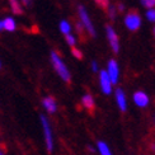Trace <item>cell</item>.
Returning <instances> with one entry per match:
<instances>
[{
  "instance_id": "cell-1",
  "label": "cell",
  "mask_w": 155,
  "mask_h": 155,
  "mask_svg": "<svg viewBox=\"0 0 155 155\" xmlns=\"http://www.w3.org/2000/svg\"><path fill=\"white\" fill-rule=\"evenodd\" d=\"M51 62H52V66L55 69V71L59 74V76L61 78V79L64 81H66V83H70V80H71L70 71H69L68 66L64 64L60 55L57 54L56 51H52V52H51Z\"/></svg>"
},
{
  "instance_id": "cell-2",
  "label": "cell",
  "mask_w": 155,
  "mask_h": 155,
  "mask_svg": "<svg viewBox=\"0 0 155 155\" xmlns=\"http://www.w3.org/2000/svg\"><path fill=\"white\" fill-rule=\"evenodd\" d=\"M40 120H41V125H42V128H43L45 144H46L47 151L48 153H52V150H54V137H52V130H51L50 122H48V120L45 117L43 114L40 116Z\"/></svg>"
},
{
  "instance_id": "cell-3",
  "label": "cell",
  "mask_w": 155,
  "mask_h": 155,
  "mask_svg": "<svg viewBox=\"0 0 155 155\" xmlns=\"http://www.w3.org/2000/svg\"><path fill=\"white\" fill-rule=\"evenodd\" d=\"M78 13H79V18H80V24L83 25V28L85 29L88 33L92 36V37H95V29H94V25L90 21V18L88 15V12L87 9L84 8L83 5H80L78 8Z\"/></svg>"
},
{
  "instance_id": "cell-4",
  "label": "cell",
  "mask_w": 155,
  "mask_h": 155,
  "mask_svg": "<svg viewBox=\"0 0 155 155\" xmlns=\"http://www.w3.org/2000/svg\"><path fill=\"white\" fill-rule=\"evenodd\" d=\"M125 25L127 29H130L132 32L137 31L141 27V17L137 14L136 12H130L125 17Z\"/></svg>"
},
{
  "instance_id": "cell-5",
  "label": "cell",
  "mask_w": 155,
  "mask_h": 155,
  "mask_svg": "<svg viewBox=\"0 0 155 155\" xmlns=\"http://www.w3.org/2000/svg\"><path fill=\"white\" fill-rule=\"evenodd\" d=\"M107 74L111 79L112 84H117L120 79V66L116 60H109L108 61V66H107Z\"/></svg>"
},
{
  "instance_id": "cell-6",
  "label": "cell",
  "mask_w": 155,
  "mask_h": 155,
  "mask_svg": "<svg viewBox=\"0 0 155 155\" xmlns=\"http://www.w3.org/2000/svg\"><path fill=\"white\" fill-rule=\"evenodd\" d=\"M99 84H101L102 92L106 95H109L112 93V85L113 84L111 83V79H109V76H108L106 70H101L99 71Z\"/></svg>"
},
{
  "instance_id": "cell-7",
  "label": "cell",
  "mask_w": 155,
  "mask_h": 155,
  "mask_svg": "<svg viewBox=\"0 0 155 155\" xmlns=\"http://www.w3.org/2000/svg\"><path fill=\"white\" fill-rule=\"evenodd\" d=\"M106 31H107V38L109 41V45L113 50L114 54H117L120 51V40H118V36L116 33V31L113 29L112 25H106Z\"/></svg>"
},
{
  "instance_id": "cell-8",
  "label": "cell",
  "mask_w": 155,
  "mask_h": 155,
  "mask_svg": "<svg viewBox=\"0 0 155 155\" xmlns=\"http://www.w3.org/2000/svg\"><path fill=\"white\" fill-rule=\"evenodd\" d=\"M134 102L137 107L145 108L149 106V95L144 92H141V90H139V92L134 93Z\"/></svg>"
},
{
  "instance_id": "cell-9",
  "label": "cell",
  "mask_w": 155,
  "mask_h": 155,
  "mask_svg": "<svg viewBox=\"0 0 155 155\" xmlns=\"http://www.w3.org/2000/svg\"><path fill=\"white\" fill-rule=\"evenodd\" d=\"M42 106L48 113H55L57 111V103H56L54 97H51V95L45 97L42 99Z\"/></svg>"
},
{
  "instance_id": "cell-10",
  "label": "cell",
  "mask_w": 155,
  "mask_h": 155,
  "mask_svg": "<svg viewBox=\"0 0 155 155\" xmlns=\"http://www.w3.org/2000/svg\"><path fill=\"white\" fill-rule=\"evenodd\" d=\"M116 102H117V106L122 112H126L127 109V101H126V95L124 93V90L121 88L116 89Z\"/></svg>"
},
{
  "instance_id": "cell-11",
  "label": "cell",
  "mask_w": 155,
  "mask_h": 155,
  "mask_svg": "<svg viewBox=\"0 0 155 155\" xmlns=\"http://www.w3.org/2000/svg\"><path fill=\"white\" fill-rule=\"evenodd\" d=\"M81 104L85 109H88V111H93L95 103H94V99L92 95L85 94V95H83V98H81Z\"/></svg>"
},
{
  "instance_id": "cell-12",
  "label": "cell",
  "mask_w": 155,
  "mask_h": 155,
  "mask_svg": "<svg viewBox=\"0 0 155 155\" xmlns=\"http://www.w3.org/2000/svg\"><path fill=\"white\" fill-rule=\"evenodd\" d=\"M2 22H3V29L4 31H9V32H14L15 31L17 24H15V22H14V19L13 18L8 17V18L3 19Z\"/></svg>"
},
{
  "instance_id": "cell-13",
  "label": "cell",
  "mask_w": 155,
  "mask_h": 155,
  "mask_svg": "<svg viewBox=\"0 0 155 155\" xmlns=\"http://www.w3.org/2000/svg\"><path fill=\"white\" fill-rule=\"evenodd\" d=\"M9 5H10V9L14 14H17V15L23 14L22 5H21V3H19V0H9Z\"/></svg>"
},
{
  "instance_id": "cell-14",
  "label": "cell",
  "mask_w": 155,
  "mask_h": 155,
  "mask_svg": "<svg viewBox=\"0 0 155 155\" xmlns=\"http://www.w3.org/2000/svg\"><path fill=\"white\" fill-rule=\"evenodd\" d=\"M97 146H98V151L101 153V155H112V153H111V150H109L108 145L104 143V141H98Z\"/></svg>"
},
{
  "instance_id": "cell-15",
  "label": "cell",
  "mask_w": 155,
  "mask_h": 155,
  "mask_svg": "<svg viewBox=\"0 0 155 155\" xmlns=\"http://www.w3.org/2000/svg\"><path fill=\"white\" fill-rule=\"evenodd\" d=\"M60 31L62 32L64 35H70V32H71V25H70V23L68 21H61L60 22Z\"/></svg>"
},
{
  "instance_id": "cell-16",
  "label": "cell",
  "mask_w": 155,
  "mask_h": 155,
  "mask_svg": "<svg viewBox=\"0 0 155 155\" xmlns=\"http://www.w3.org/2000/svg\"><path fill=\"white\" fill-rule=\"evenodd\" d=\"M65 40H66V42H68L69 46L75 47V45H76V38H75V36H73L71 33L66 35V36H65Z\"/></svg>"
},
{
  "instance_id": "cell-17",
  "label": "cell",
  "mask_w": 155,
  "mask_h": 155,
  "mask_svg": "<svg viewBox=\"0 0 155 155\" xmlns=\"http://www.w3.org/2000/svg\"><path fill=\"white\" fill-rule=\"evenodd\" d=\"M146 18H147V21L151 22V23H155V9H149L146 12Z\"/></svg>"
},
{
  "instance_id": "cell-18",
  "label": "cell",
  "mask_w": 155,
  "mask_h": 155,
  "mask_svg": "<svg viewBox=\"0 0 155 155\" xmlns=\"http://www.w3.org/2000/svg\"><path fill=\"white\" fill-rule=\"evenodd\" d=\"M140 2L143 4V6H145L147 9H153L155 5V0H140Z\"/></svg>"
},
{
  "instance_id": "cell-19",
  "label": "cell",
  "mask_w": 155,
  "mask_h": 155,
  "mask_svg": "<svg viewBox=\"0 0 155 155\" xmlns=\"http://www.w3.org/2000/svg\"><path fill=\"white\" fill-rule=\"evenodd\" d=\"M71 54H73V56L74 57H76L78 60H81L83 59V52L79 50V48H76V47H73V50H71Z\"/></svg>"
},
{
  "instance_id": "cell-20",
  "label": "cell",
  "mask_w": 155,
  "mask_h": 155,
  "mask_svg": "<svg viewBox=\"0 0 155 155\" xmlns=\"http://www.w3.org/2000/svg\"><path fill=\"white\" fill-rule=\"evenodd\" d=\"M94 2L98 4L101 8H104V9H107L108 6H109V0H94Z\"/></svg>"
},
{
  "instance_id": "cell-21",
  "label": "cell",
  "mask_w": 155,
  "mask_h": 155,
  "mask_svg": "<svg viewBox=\"0 0 155 155\" xmlns=\"http://www.w3.org/2000/svg\"><path fill=\"white\" fill-rule=\"evenodd\" d=\"M107 9H108L109 18H111V19H114V15H116V8H114V6H111V5H109Z\"/></svg>"
},
{
  "instance_id": "cell-22",
  "label": "cell",
  "mask_w": 155,
  "mask_h": 155,
  "mask_svg": "<svg viewBox=\"0 0 155 155\" xmlns=\"http://www.w3.org/2000/svg\"><path fill=\"white\" fill-rule=\"evenodd\" d=\"M92 71H93V73H97V71H98V64H97L95 61L92 62Z\"/></svg>"
},
{
  "instance_id": "cell-23",
  "label": "cell",
  "mask_w": 155,
  "mask_h": 155,
  "mask_svg": "<svg viewBox=\"0 0 155 155\" xmlns=\"http://www.w3.org/2000/svg\"><path fill=\"white\" fill-rule=\"evenodd\" d=\"M21 2L23 3L24 6H29V5L32 4V0H21Z\"/></svg>"
},
{
  "instance_id": "cell-24",
  "label": "cell",
  "mask_w": 155,
  "mask_h": 155,
  "mask_svg": "<svg viewBox=\"0 0 155 155\" xmlns=\"http://www.w3.org/2000/svg\"><path fill=\"white\" fill-rule=\"evenodd\" d=\"M0 155H5V146L0 144Z\"/></svg>"
},
{
  "instance_id": "cell-25",
  "label": "cell",
  "mask_w": 155,
  "mask_h": 155,
  "mask_svg": "<svg viewBox=\"0 0 155 155\" xmlns=\"http://www.w3.org/2000/svg\"><path fill=\"white\" fill-rule=\"evenodd\" d=\"M124 9H125V6L122 5V4H118V10H120V12H122Z\"/></svg>"
},
{
  "instance_id": "cell-26",
  "label": "cell",
  "mask_w": 155,
  "mask_h": 155,
  "mask_svg": "<svg viewBox=\"0 0 155 155\" xmlns=\"http://www.w3.org/2000/svg\"><path fill=\"white\" fill-rule=\"evenodd\" d=\"M89 151H90V153H94V149H93L92 146H89Z\"/></svg>"
},
{
  "instance_id": "cell-27",
  "label": "cell",
  "mask_w": 155,
  "mask_h": 155,
  "mask_svg": "<svg viewBox=\"0 0 155 155\" xmlns=\"http://www.w3.org/2000/svg\"><path fill=\"white\" fill-rule=\"evenodd\" d=\"M154 124H155V114H154Z\"/></svg>"
},
{
  "instance_id": "cell-28",
  "label": "cell",
  "mask_w": 155,
  "mask_h": 155,
  "mask_svg": "<svg viewBox=\"0 0 155 155\" xmlns=\"http://www.w3.org/2000/svg\"><path fill=\"white\" fill-rule=\"evenodd\" d=\"M154 36H155V28H154Z\"/></svg>"
},
{
  "instance_id": "cell-29",
  "label": "cell",
  "mask_w": 155,
  "mask_h": 155,
  "mask_svg": "<svg viewBox=\"0 0 155 155\" xmlns=\"http://www.w3.org/2000/svg\"><path fill=\"white\" fill-rule=\"evenodd\" d=\"M0 68H2V64H0Z\"/></svg>"
}]
</instances>
